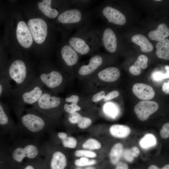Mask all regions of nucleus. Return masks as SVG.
Listing matches in <instances>:
<instances>
[{
  "instance_id": "f257e3e1",
  "label": "nucleus",
  "mask_w": 169,
  "mask_h": 169,
  "mask_svg": "<svg viewBox=\"0 0 169 169\" xmlns=\"http://www.w3.org/2000/svg\"><path fill=\"white\" fill-rule=\"evenodd\" d=\"M13 109L18 120L20 134L28 135L38 140L45 133L53 131L57 120L49 118L33 108L14 104Z\"/></svg>"
},
{
  "instance_id": "f03ea898",
  "label": "nucleus",
  "mask_w": 169,
  "mask_h": 169,
  "mask_svg": "<svg viewBox=\"0 0 169 169\" xmlns=\"http://www.w3.org/2000/svg\"><path fill=\"white\" fill-rule=\"evenodd\" d=\"M8 151L11 169H22L30 161L45 154L43 144L35 139H17Z\"/></svg>"
},
{
  "instance_id": "7ed1b4c3",
  "label": "nucleus",
  "mask_w": 169,
  "mask_h": 169,
  "mask_svg": "<svg viewBox=\"0 0 169 169\" xmlns=\"http://www.w3.org/2000/svg\"><path fill=\"white\" fill-rule=\"evenodd\" d=\"M64 101V99L44 89L42 96L32 107L49 118L58 120L63 112Z\"/></svg>"
},
{
  "instance_id": "20e7f679",
  "label": "nucleus",
  "mask_w": 169,
  "mask_h": 169,
  "mask_svg": "<svg viewBox=\"0 0 169 169\" xmlns=\"http://www.w3.org/2000/svg\"><path fill=\"white\" fill-rule=\"evenodd\" d=\"M28 69L24 61L16 59L10 63L0 75L3 74L11 80L15 82L16 87L13 89V93L22 89L37 76Z\"/></svg>"
},
{
  "instance_id": "39448f33",
  "label": "nucleus",
  "mask_w": 169,
  "mask_h": 169,
  "mask_svg": "<svg viewBox=\"0 0 169 169\" xmlns=\"http://www.w3.org/2000/svg\"><path fill=\"white\" fill-rule=\"evenodd\" d=\"M44 87L38 76H36L22 89L13 93L14 104L33 105L42 95L44 90Z\"/></svg>"
},
{
  "instance_id": "423d86ee",
  "label": "nucleus",
  "mask_w": 169,
  "mask_h": 169,
  "mask_svg": "<svg viewBox=\"0 0 169 169\" xmlns=\"http://www.w3.org/2000/svg\"><path fill=\"white\" fill-rule=\"evenodd\" d=\"M43 145L47 169H67L68 162L65 151L50 140Z\"/></svg>"
},
{
  "instance_id": "0eeeda50",
  "label": "nucleus",
  "mask_w": 169,
  "mask_h": 169,
  "mask_svg": "<svg viewBox=\"0 0 169 169\" xmlns=\"http://www.w3.org/2000/svg\"><path fill=\"white\" fill-rule=\"evenodd\" d=\"M38 76L44 86L53 93L61 91L64 88L65 77L59 71L54 69L41 71Z\"/></svg>"
},
{
  "instance_id": "6e6552de",
  "label": "nucleus",
  "mask_w": 169,
  "mask_h": 169,
  "mask_svg": "<svg viewBox=\"0 0 169 169\" xmlns=\"http://www.w3.org/2000/svg\"><path fill=\"white\" fill-rule=\"evenodd\" d=\"M0 135H10L12 138H16L20 134L17 124L11 116L8 105L0 101Z\"/></svg>"
},
{
  "instance_id": "1a4fd4ad",
  "label": "nucleus",
  "mask_w": 169,
  "mask_h": 169,
  "mask_svg": "<svg viewBox=\"0 0 169 169\" xmlns=\"http://www.w3.org/2000/svg\"><path fill=\"white\" fill-rule=\"evenodd\" d=\"M28 24L34 41L38 44L42 43L47 34V25L45 21L40 18H32L28 20Z\"/></svg>"
},
{
  "instance_id": "9d476101",
  "label": "nucleus",
  "mask_w": 169,
  "mask_h": 169,
  "mask_svg": "<svg viewBox=\"0 0 169 169\" xmlns=\"http://www.w3.org/2000/svg\"><path fill=\"white\" fill-rule=\"evenodd\" d=\"M158 109V105L156 102L143 100L139 102L135 106L134 110L139 119L145 121Z\"/></svg>"
},
{
  "instance_id": "9b49d317",
  "label": "nucleus",
  "mask_w": 169,
  "mask_h": 169,
  "mask_svg": "<svg viewBox=\"0 0 169 169\" xmlns=\"http://www.w3.org/2000/svg\"><path fill=\"white\" fill-rule=\"evenodd\" d=\"M16 37L19 44L23 47L28 48L32 45L33 38L28 26L23 21L19 22L16 29Z\"/></svg>"
},
{
  "instance_id": "f8f14e48",
  "label": "nucleus",
  "mask_w": 169,
  "mask_h": 169,
  "mask_svg": "<svg viewBox=\"0 0 169 169\" xmlns=\"http://www.w3.org/2000/svg\"><path fill=\"white\" fill-rule=\"evenodd\" d=\"M50 140L58 145L60 144L64 148L74 149L77 144L76 139L74 137L69 136L64 132L54 133L53 131L49 133Z\"/></svg>"
},
{
  "instance_id": "ddd939ff",
  "label": "nucleus",
  "mask_w": 169,
  "mask_h": 169,
  "mask_svg": "<svg viewBox=\"0 0 169 169\" xmlns=\"http://www.w3.org/2000/svg\"><path fill=\"white\" fill-rule=\"evenodd\" d=\"M102 14L110 23L123 25L126 22L125 16L117 9L107 6L102 9Z\"/></svg>"
},
{
  "instance_id": "4468645a",
  "label": "nucleus",
  "mask_w": 169,
  "mask_h": 169,
  "mask_svg": "<svg viewBox=\"0 0 169 169\" xmlns=\"http://www.w3.org/2000/svg\"><path fill=\"white\" fill-rule=\"evenodd\" d=\"M133 94L139 99L143 100H148L155 95V91L150 85L142 83H137L133 86Z\"/></svg>"
},
{
  "instance_id": "2eb2a0df",
  "label": "nucleus",
  "mask_w": 169,
  "mask_h": 169,
  "mask_svg": "<svg viewBox=\"0 0 169 169\" xmlns=\"http://www.w3.org/2000/svg\"><path fill=\"white\" fill-rule=\"evenodd\" d=\"M82 12L77 9L66 10L60 14L57 18L59 22L63 24H77L82 20Z\"/></svg>"
},
{
  "instance_id": "dca6fc26",
  "label": "nucleus",
  "mask_w": 169,
  "mask_h": 169,
  "mask_svg": "<svg viewBox=\"0 0 169 169\" xmlns=\"http://www.w3.org/2000/svg\"><path fill=\"white\" fill-rule=\"evenodd\" d=\"M102 39L104 46L108 51L111 53L115 51L117 47V38L111 29L107 28L105 29Z\"/></svg>"
},
{
  "instance_id": "f3484780",
  "label": "nucleus",
  "mask_w": 169,
  "mask_h": 169,
  "mask_svg": "<svg viewBox=\"0 0 169 169\" xmlns=\"http://www.w3.org/2000/svg\"><path fill=\"white\" fill-rule=\"evenodd\" d=\"M102 58L99 55L91 57L87 65L81 66L78 70L79 74L82 76L89 75L99 68L102 64Z\"/></svg>"
},
{
  "instance_id": "a211bd4d",
  "label": "nucleus",
  "mask_w": 169,
  "mask_h": 169,
  "mask_svg": "<svg viewBox=\"0 0 169 169\" xmlns=\"http://www.w3.org/2000/svg\"><path fill=\"white\" fill-rule=\"evenodd\" d=\"M61 53L62 59L68 66H74L78 62V53L70 45L64 46L61 48Z\"/></svg>"
},
{
  "instance_id": "6ab92c4d",
  "label": "nucleus",
  "mask_w": 169,
  "mask_h": 169,
  "mask_svg": "<svg viewBox=\"0 0 169 169\" xmlns=\"http://www.w3.org/2000/svg\"><path fill=\"white\" fill-rule=\"evenodd\" d=\"M70 45L78 53L85 55L90 50V45L84 38L80 37H73L69 40Z\"/></svg>"
},
{
  "instance_id": "aec40b11",
  "label": "nucleus",
  "mask_w": 169,
  "mask_h": 169,
  "mask_svg": "<svg viewBox=\"0 0 169 169\" xmlns=\"http://www.w3.org/2000/svg\"><path fill=\"white\" fill-rule=\"evenodd\" d=\"M66 121L71 124H77L81 129H85L91 125L92 121L89 118L81 115L77 112L71 114H67Z\"/></svg>"
},
{
  "instance_id": "412c9836",
  "label": "nucleus",
  "mask_w": 169,
  "mask_h": 169,
  "mask_svg": "<svg viewBox=\"0 0 169 169\" xmlns=\"http://www.w3.org/2000/svg\"><path fill=\"white\" fill-rule=\"evenodd\" d=\"M120 72L117 68L111 67L100 71L98 74V78L103 81L112 82L116 81L120 76Z\"/></svg>"
},
{
  "instance_id": "4be33fe9",
  "label": "nucleus",
  "mask_w": 169,
  "mask_h": 169,
  "mask_svg": "<svg viewBox=\"0 0 169 169\" xmlns=\"http://www.w3.org/2000/svg\"><path fill=\"white\" fill-rule=\"evenodd\" d=\"M79 100L78 96L73 95L66 97L63 103V112L66 114H71L81 110L80 106L78 105Z\"/></svg>"
},
{
  "instance_id": "5701e85b",
  "label": "nucleus",
  "mask_w": 169,
  "mask_h": 169,
  "mask_svg": "<svg viewBox=\"0 0 169 169\" xmlns=\"http://www.w3.org/2000/svg\"><path fill=\"white\" fill-rule=\"evenodd\" d=\"M169 36V28L164 23L160 24L156 29L150 32L149 38L151 40L159 41Z\"/></svg>"
},
{
  "instance_id": "b1692460",
  "label": "nucleus",
  "mask_w": 169,
  "mask_h": 169,
  "mask_svg": "<svg viewBox=\"0 0 169 169\" xmlns=\"http://www.w3.org/2000/svg\"><path fill=\"white\" fill-rule=\"evenodd\" d=\"M0 97L12 96L13 89L10 83L11 80L4 74L0 76Z\"/></svg>"
},
{
  "instance_id": "393cba45",
  "label": "nucleus",
  "mask_w": 169,
  "mask_h": 169,
  "mask_svg": "<svg viewBox=\"0 0 169 169\" xmlns=\"http://www.w3.org/2000/svg\"><path fill=\"white\" fill-rule=\"evenodd\" d=\"M132 41L140 46L141 50L144 52H151L153 49L152 44L145 36L140 34L135 35L131 38Z\"/></svg>"
},
{
  "instance_id": "a878e982",
  "label": "nucleus",
  "mask_w": 169,
  "mask_h": 169,
  "mask_svg": "<svg viewBox=\"0 0 169 169\" xmlns=\"http://www.w3.org/2000/svg\"><path fill=\"white\" fill-rule=\"evenodd\" d=\"M109 132L113 136L122 138L127 137L130 133L131 130L129 127L126 125L115 124L110 126Z\"/></svg>"
},
{
  "instance_id": "bb28decb",
  "label": "nucleus",
  "mask_w": 169,
  "mask_h": 169,
  "mask_svg": "<svg viewBox=\"0 0 169 169\" xmlns=\"http://www.w3.org/2000/svg\"><path fill=\"white\" fill-rule=\"evenodd\" d=\"M148 61V59L146 56L140 55L134 64L130 67V72L135 75H139L141 72V68L145 69L147 67Z\"/></svg>"
},
{
  "instance_id": "cd10ccee",
  "label": "nucleus",
  "mask_w": 169,
  "mask_h": 169,
  "mask_svg": "<svg viewBox=\"0 0 169 169\" xmlns=\"http://www.w3.org/2000/svg\"><path fill=\"white\" fill-rule=\"evenodd\" d=\"M51 0H44L39 2L38 4L39 9L47 17L54 18L59 15L58 11L56 9L53 8L51 6Z\"/></svg>"
},
{
  "instance_id": "c85d7f7f",
  "label": "nucleus",
  "mask_w": 169,
  "mask_h": 169,
  "mask_svg": "<svg viewBox=\"0 0 169 169\" xmlns=\"http://www.w3.org/2000/svg\"><path fill=\"white\" fill-rule=\"evenodd\" d=\"M156 53L160 59H169V39L165 38L158 41L156 45Z\"/></svg>"
},
{
  "instance_id": "c756f323",
  "label": "nucleus",
  "mask_w": 169,
  "mask_h": 169,
  "mask_svg": "<svg viewBox=\"0 0 169 169\" xmlns=\"http://www.w3.org/2000/svg\"><path fill=\"white\" fill-rule=\"evenodd\" d=\"M123 151V146L121 143H117L112 147L109 153L110 160L112 164L116 165L119 162Z\"/></svg>"
},
{
  "instance_id": "7c9ffc66",
  "label": "nucleus",
  "mask_w": 169,
  "mask_h": 169,
  "mask_svg": "<svg viewBox=\"0 0 169 169\" xmlns=\"http://www.w3.org/2000/svg\"><path fill=\"white\" fill-rule=\"evenodd\" d=\"M0 169H11L9 160L8 147L1 143Z\"/></svg>"
},
{
  "instance_id": "2f4dec72",
  "label": "nucleus",
  "mask_w": 169,
  "mask_h": 169,
  "mask_svg": "<svg viewBox=\"0 0 169 169\" xmlns=\"http://www.w3.org/2000/svg\"><path fill=\"white\" fill-rule=\"evenodd\" d=\"M22 169H47L44 157H39L30 161Z\"/></svg>"
},
{
  "instance_id": "473e14b6",
  "label": "nucleus",
  "mask_w": 169,
  "mask_h": 169,
  "mask_svg": "<svg viewBox=\"0 0 169 169\" xmlns=\"http://www.w3.org/2000/svg\"><path fill=\"white\" fill-rule=\"evenodd\" d=\"M156 140L155 136L151 134H147L140 140L139 144L141 147L144 149H147L156 145Z\"/></svg>"
},
{
  "instance_id": "72a5a7b5",
  "label": "nucleus",
  "mask_w": 169,
  "mask_h": 169,
  "mask_svg": "<svg viewBox=\"0 0 169 169\" xmlns=\"http://www.w3.org/2000/svg\"><path fill=\"white\" fill-rule=\"evenodd\" d=\"M140 153L138 148L133 146L129 149H125L123 151V155L124 159L127 161L132 162L134 158L137 157Z\"/></svg>"
},
{
  "instance_id": "f704fd0d",
  "label": "nucleus",
  "mask_w": 169,
  "mask_h": 169,
  "mask_svg": "<svg viewBox=\"0 0 169 169\" xmlns=\"http://www.w3.org/2000/svg\"><path fill=\"white\" fill-rule=\"evenodd\" d=\"M101 146V143L97 140L93 138L87 139L82 145L84 149L90 151L99 149Z\"/></svg>"
},
{
  "instance_id": "c9c22d12",
  "label": "nucleus",
  "mask_w": 169,
  "mask_h": 169,
  "mask_svg": "<svg viewBox=\"0 0 169 169\" xmlns=\"http://www.w3.org/2000/svg\"><path fill=\"white\" fill-rule=\"evenodd\" d=\"M98 161L95 159L84 157H81L76 159L74 161V164L76 167H84L92 166L97 164Z\"/></svg>"
},
{
  "instance_id": "e433bc0d",
  "label": "nucleus",
  "mask_w": 169,
  "mask_h": 169,
  "mask_svg": "<svg viewBox=\"0 0 169 169\" xmlns=\"http://www.w3.org/2000/svg\"><path fill=\"white\" fill-rule=\"evenodd\" d=\"M74 154L76 157H84L92 159L95 158L97 156V154L95 152L85 149L77 150L74 151Z\"/></svg>"
},
{
  "instance_id": "4c0bfd02",
  "label": "nucleus",
  "mask_w": 169,
  "mask_h": 169,
  "mask_svg": "<svg viewBox=\"0 0 169 169\" xmlns=\"http://www.w3.org/2000/svg\"><path fill=\"white\" fill-rule=\"evenodd\" d=\"M165 68L166 70V73L165 74L159 71L153 73V77L155 80L159 81L163 79L169 78V66L166 65Z\"/></svg>"
},
{
  "instance_id": "58836bf2",
  "label": "nucleus",
  "mask_w": 169,
  "mask_h": 169,
  "mask_svg": "<svg viewBox=\"0 0 169 169\" xmlns=\"http://www.w3.org/2000/svg\"><path fill=\"white\" fill-rule=\"evenodd\" d=\"M160 135L163 138L166 139L169 137V122L165 124L160 131Z\"/></svg>"
},
{
  "instance_id": "ea45409f",
  "label": "nucleus",
  "mask_w": 169,
  "mask_h": 169,
  "mask_svg": "<svg viewBox=\"0 0 169 169\" xmlns=\"http://www.w3.org/2000/svg\"><path fill=\"white\" fill-rule=\"evenodd\" d=\"M105 93L104 91L99 92L94 95L92 97V101L97 102L104 99L105 96Z\"/></svg>"
},
{
  "instance_id": "a19ab883",
  "label": "nucleus",
  "mask_w": 169,
  "mask_h": 169,
  "mask_svg": "<svg viewBox=\"0 0 169 169\" xmlns=\"http://www.w3.org/2000/svg\"><path fill=\"white\" fill-rule=\"evenodd\" d=\"M119 94V92L117 90L112 91L105 95L104 100L105 101H107L118 97Z\"/></svg>"
},
{
  "instance_id": "79ce46f5",
  "label": "nucleus",
  "mask_w": 169,
  "mask_h": 169,
  "mask_svg": "<svg viewBox=\"0 0 169 169\" xmlns=\"http://www.w3.org/2000/svg\"><path fill=\"white\" fill-rule=\"evenodd\" d=\"M115 169H129L127 164L124 162H119L116 165Z\"/></svg>"
},
{
  "instance_id": "37998d69",
  "label": "nucleus",
  "mask_w": 169,
  "mask_h": 169,
  "mask_svg": "<svg viewBox=\"0 0 169 169\" xmlns=\"http://www.w3.org/2000/svg\"><path fill=\"white\" fill-rule=\"evenodd\" d=\"M163 91L167 94H169V80L164 82L162 86Z\"/></svg>"
},
{
  "instance_id": "c03bdc74",
  "label": "nucleus",
  "mask_w": 169,
  "mask_h": 169,
  "mask_svg": "<svg viewBox=\"0 0 169 169\" xmlns=\"http://www.w3.org/2000/svg\"><path fill=\"white\" fill-rule=\"evenodd\" d=\"M108 114L110 115H114L116 113L117 110L116 108L113 106L111 105L109 107H108L107 110H106Z\"/></svg>"
},
{
  "instance_id": "a18cd8bd",
  "label": "nucleus",
  "mask_w": 169,
  "mask_h": 169,
  "mask_svg": "<svg viewBox=\"0 0 169 169\" xmlns=\"http://www.w3.org/2000/svg\"><path fill=\"white\" fill-rule=\"evenodd\" d=\"M95 165H96L84 167L75 166L73 169H98L97 167H96Z\"/></svg>"
},
{
  "instance_id": "49530a36",
  "label": "nucleus",
  "mask_w": 169,
  "mask_h": 169,
  "mask_svg": "<svg viewBox=\"0 0 169 169\" xmlns=\"http://www.w3.org/2000/svg\"><path fill=\"white\" fill-rule=\"evenodd\" d=\"M148 169H169V164H167L161 168H159L155 165H151L149 167Z\"/></svg>"
},
{
  "instance_id": "de8ad7c7",
  "label": "nucleus",
  "mask_w": 169,
  "mask_h": 169,
  "mask_svg": "<svg viewBox=\"0 0 169 169\" xmlns=\"http://www.w3.org/2000/svg\"><path fill=\"white\" fill-rule=\"evenodd\" d=\"M156 1H161V0H156Z\"/></svg>"
}]
</instances>
